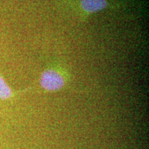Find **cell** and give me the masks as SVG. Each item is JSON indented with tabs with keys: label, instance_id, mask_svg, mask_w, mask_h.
<instances>
[{
	"label": "cell",
	"instance_id": "7a4b0ae2",
	"mask_svg": "<svg viewBox=\"0 0 149 149\" xmlns=\"http://www.w3.org/2000/svg\"><path fill=\"white\" fill-rule=\"evenodd\" d=\"M107 6L106 0H80L81 8L87 15L104 10Z\"/></svg>",
	"mask_w": 149,
	"mask_h": 149
},
{
	"label": "cell",
	"instance_id": "3957f363",
	"mask_svg": "<svg viewBox=\"0 0 149 149\" xmlns=\"http://www.w3.org/2000/svg\"><path fill=\"white\" fill-rule=\"evenodd\" d=\"M15 93L11 89L9 85L7 84L0 74V99L3 100H9L15 96Z\"/></svg>",
	"mask_w": 149,
	"mask_h": 149
},
{
	"label": "cell",
	"instance_id": "6da1fadb",
	"mask_svg": "<svg viewBox=\"0 0 149 149\" xmlns=\"http://www.w3.org/2000/svg\"><path fill=\"white\" fill-rule=\"evenodd\" d=\"M66 82L64 75L58 70L50 68L44 70L40 77V84L48 91H58L64 87Z\"/></svg>",
	"mask_w": 149,
	"mask_h": 149
}]
</instances>
